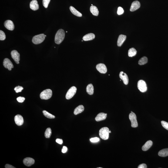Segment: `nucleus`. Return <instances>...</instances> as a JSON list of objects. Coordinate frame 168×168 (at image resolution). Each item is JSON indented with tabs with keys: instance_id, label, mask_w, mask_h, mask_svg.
<instances>
[{
	"instance_id": "nucleus-15",
	"label": "nucleus",
	"mask_w": 168,
	"mask_h": 168,
	"mask_svg": "<svg viewBox=\"0 0 168 168\" xmlns=\"http://www.w3.org/2000/svg\"><path fill=\"white\" fill-rule=\"evenodd\" d=\"M35 163V160L31 158H26L24 159L23 163L25 165L30 166L33 165Z\"/></svg>"
},
{
	"instance_id": "nucleus-7",
	"label": "nucleus",
	"mask_w": 168,
	"mask_h": 168,
	"mask_svg": "<svg viewBox=\"0 0 168 168\" xmlns=\"http://www.w3.org/2000/svg\"><path fill=\"white\" fill-rule=\"evenodd\" d=\"M77 88L75 86H73L67 92L66 95V99L69 100L73 97L76 93Z\"/></svg>"
},
{
	"instance_id": "nucleus-43",
	"label": "nucleus",
	"mask_w": 168,
	"mask_h": 168,
	"mask_svg": "<svg viewBox=\"0 0 168 168\" xmlns=\"http://www.w3.org/2000/svg\"><path fill=\"white\" fill-rule=\"evenodd\" d=\"M67 31H66V32H67Z\"/></svg>"
},
{
	"instance_id": "nucleus-1",
	"label": "nucleus",
	"mask_w": 168,
	"mask_h": 168,
	"mask_svg": "<svg viewBox=\"0 0 168 168\" xmlns=\"http://www.w3.org/2000/svg\"><path fill=\"white\" fill-rule=\"evenodd\" d=\"M65 32L62 29H60L58 30L55 34V41L57 44H59L64 40L65 38Z\"/></svg>"
},
{
	"instance_id": "nucleus-30",
	"label": "nucleus",
	"mask_w": 168,
	"mask_h": 168,
	"mask_svg": "<svg viewBox=\"0 0 168 168\" xmlns=\"http://www.w3.org/2000/svg\"><path fill=\"white\" fill-rule=\"evenodd\" d=\"M6 39V35L5 33L2 31H0V40L4 41Z\"/></svg>"
},
{
	"instance_id": "nucleus-16",
	"label": "nucleus",
	"mask_w": 168,
	"mask_h": 168,
	"mask_svg": "<svg viewBox=\"0 0 168 168\" xmlns=\"http://www.w3.org/2000/svg\"><path fill=\"white\" fill-rule=\"evenodd\" d=\"M30 7L31 9L34 11H36L39 9V6L37 0H33L30 3Z\"/></svg>"
},
{
	"instance_id": "nucleus-39",
	"label": "nucleus",
	"mask_w": 168,
	"mask_h": 168,
	"mask_svg": "<svg viewBox=\"0 0 168 168\" xmlns=\"http://www.w3.org/2000/svg\"><path fill=\"white\" fill-rule=\"evenodd\" d=\"M56 142L59 144L62 145L63 143V141L62 139H57L56 140Z\"/></svg>"
},
{
	"instance_id": "nucleus-5",
	"label": "nucleus",
	"mask_w": 168,
	"mask_h": 168,
	"mask_svg": "<svg viewBox=\"0 0 168 168\" xmlns=\"http://www.w3.org/2000/svg\"><path fill=\"white\" fill-rule=\"evenodd\" d=\"M129 118L131 122V126L132 127L136 128L138 126V123L137 120L136 116L135 113L131 111L129 115Z\"/></svg>"
},
{
	"instance_id": "nucleus-10",
	"label": "nucleus",
	"mask_w": 168,
	"mask_h": 168,
	"mask_svg": "<svg viewBox=\"0 0 168 168\" xmlns=\"http://www.w3.org/2000/svg\"><path fill=\"white\" fill-rule=\"evenodd\" d=\"M96 68L97 70L101 73L104 74L107 71L106 67L103 64H98L96 65Z\"/></svg>"
},
{
	"instance_id": "nucleus-24",
	"label": "nucleus",
	"mask_w": 168,
	"mask_h": 168,
	"mask_svg": "<svg viewBox=\"0 0 168 168\" xmlns=\"http://www.w3.org/2000/svg\"><path fill=\"white\" fill-rule=\"evenodd\" d=\"M86 91L90 95L93 94L94 93V87L92 84H89L87 87Z\"/></svg>"
},
{
	"instance_id": "nucleus-38",
	"label": "nucleus",
	"mask_w": 168,
	"mask_h": 168,
	"mask_svg": "<svg viewBox=\"0 0 168 168\" xmlns=\"http://www.w3.org/2000/svg\"><path fill=\"white\" fill-rule=\"evenodd\" d=\"M68 150V149L65 146H64L63 147V148L62 149V153H66V152Z\"/></svg>"
},
{
	"instance_id": "nucleus-37",
	"label": "nucleus",
	"mask_w": 168,
	"mask_h": 168,
	"mask_svg": "<svg viewBox=\"0 0 168 168\" xmlns=\"http://www.w3.org/2000/svg\"><path fill=\"white\" fill-rule=\"evenodd\" d=\"M147 168V166L146 164L143 163L141 164L138 166V168Z\"/></svg>"
},
{
	"instance_id": "nucleus-42",
	"label": "nucleus",
	"mask_w": 168,
	"mask_h": 168,
	"mask_svg": "<svg viewBox=\"0 0 168 168\" xmlns=\"http://www.w3.org/2000/svg\"><path fill=\"white\" fill-rule=\"evenodd\" d=\"M45 37H46V35H45Z\"/></svg>"
},
{
	"instance_id": "nucleus-40",
	"label": "nucleus",
	"mask_w": 168,
	"mask_h": 168,
	"mask_svg": "<svg viewBox=\"0 0 168 168\" xmlns=\"http://www.w3.org/2000/svg\"><path fill=\"white\" fill-rule=\"evenodd\" d=\"M5 168H15L13 166L9 164H6L5 165Z\"/></svg>"
},
{
	"instance_id": "nucleus-35",
	"label": "nucleus",
	"mask_w": 168,
	"mask_h": 168,
	"mask_svg": "<svg viewBox=\"0 0 168 168\" xmlns=\"http://www.w3.org/2000/svg\"><path fill=\"white\" fill-rule=\"evenodd\" d=\"M99 139L98 137L92 138L90 139V141L92 143H96V142H99Z\"/></svg>"
},
{
	"instance_id": "nucleus-23",
	"label": "nucleus",
	"mask_w": 168,
	"mask_h": 168,
	"mask_svg": "<svg viewBox=\"0 0 168 168\" xmlns=\"http://www.w3.org/2000/svg\"><path fill=\"white\" fill-rule=\"evenodd\" d=\"M90 11L92 15L95 16H98L99 15V11L97 8L94 6H92L90 8Z\"/></svg>"
},
{
	"instance_id": "nucleus-31",
	"label": "nucleus",
	"mask_w": 168,
	"mask_h": 168,
	"mask_svg": "<svg viewBox=\"0 0 168 168\" xmlns=\"http://www.w3.org/2000/svg\"><path fill=\"white\" fill-rule=\"evenodd\" d=\"M51 0H43V5L45 8H47Z\"/></svg>"
},
{
	"instance_id": "nucleus-9",
	"label": "nucleus",
	"mask_w": 168,
	"mask_h": 168,
	"mask_svg": "<svg viewBox=\"0 0 168 168\" xmlns=\"http://www.w3.org/2000/svg\"><path fill=\"white\" fill-rule=\"evenodd\" d=\"M11 55L12 58L17 64L19 63L20 60V54L16 50L12 51L11 52Z\"/></svg>"
},
{
	"instance_id": "nucleus-12",
	"label": "nucleus",
	"mask_w": 168,
	"mask_h": 168,
	"mask_svg": "<svg viewBox=\"0 0 168 168\" xmlns=\"http://www.w3.org/2000/svg\"><path fill=\"white\" fill-rule=\"evenodd\" d=\"M119 78L123 81L125 85H127L129 82V79L127 75L123 71L121 72L119 74Z\"/></svg>"
},
{
	"instance_id": "nucleus-17",
	"label": "nucleus",
	"mask_w": 168,
	"mask_h": 168,
	"mask_svg": "<svg viewBox=\"0 0 168 168\" xmlns=\"http://www.w3.org/2000/svg\"><path fill=\"white\" fill-rule=\"evenodd\" d=\"M126 35H119L118 38L117 45L118 46H121L125 41L126 40Z\"/></svg>"
},
{
	"instance_id": "nucleus-26",
	"label": "nucleus",
	"mask_w": 168,
	"mask_h": 168,
	"mask_svg": "<svg viewBox=\"0 0 168 168\" xmlns=\"http://www.w3.org/2000/svg\"><path fill=\"white\" fill-rule=\"evenodd\" d=\"M137 52L136 49L134 48H130L129 50L128 55L129 57H132L135 56L136 55Z\"/></svg>"
},
{
	"instance_id": "nucleus-3",
	"label": "nucleus",
	"mask_w": 168,
	"mask_h": 168,
	"mask_svg": "<svg viewBox=\"0 0 168 168\" xmlns=\"http://www.w3.org/2000/svg\"><path fill=\"white\" fill-rule=\"evenodd\" d=\"M45 37V35L44 34L35 35L32 38L33 43L36 45L41 44L44 40Z\"/></svg>"
},
{
	"instance_id": "nucleus-2",
	"label": "nucleus",
	"mask_w": 168,
	"mask_h": 168,
	"mask_svg": "<svg viewBox=\"0 0 168 168\" xmlns=\"http://www.w3.org/2000/svg\"><path fill=\"white\" fill-rule=\"evenodd\" d=\"M109 129L107 127L102 128L99 130V135L101 138L103 140H107L109 137Z\"/></svg>"
},
{
	"instance_id": "nucleus-27",
	"label": "nucleus",
	"mask_w": 168,
	"mask_h": 168,
	"mask_svg": "<svg viewBox=\"0 0 168 168\" xmlns=\"http://www.w3.org/2000/svg\"><path fill=\"white\" fill-rule=\"evenodd\" d=\"M148 58L146 56H143L139 60L138 64L140 65H143L147 63Z\"/></svg>"
},
{
	"instance_id": "nucleus-8",
	"label": "nucleus",
	"mask_w": 168,
	"mask_h": 168,
	"mask_svg": "<svg viewBox=\"0 0 168 168\" xmlns=\"http://www.w3.org/2000/svg\"><path fill=\"white\" fill-rule=\"evenodd\" d=\"M3 64L4 67L10 71L11 70L12 68L14 67V65L12 62L8 58H5L4 59Z\"/></svg>"
},
{
	"instance_id": "nucleus-34",
	"label": "nucleus",
	"mask_w": 168,
	"mask_h": 168,
	"mask_svg": "<svg viewBox=\"0 0 168 168\" xmlns=\"http://www.w3.org/2000/svg\"><path fill=\"white\" fill-rule=\"evenodd\" d=\"M124 13V10L123 8L121 7H119L118 8L117 13L118 15H122Z\"/></svg>"
},
{
	"instance_id": "nucleus-29",
	"label": "nucleus",
	"mask_w": 168,
	"mask_h": 168,
	"mask_svg": "<svg viewBox=\"0 0 168 168\" xmlns=\"http://www.w3.org/2000/svg\"><path fill=\"white\" fill-rule=\"evenodd\" d=\"M52 130L50 128H47L45 131V136L46 138H49L52 135Z\"/></svg>"
},
{
	"instance_id": "nucleus-19",
	"label": "nucleus",
	"mask_w": 168,
	"mask_h": 168,
	"mask_svg": "<svg viewBox=\"0 0 168 168\" xmlns=\"http://www.w3.org/2000/svg\"><path fill=\"white\" fill-rule=\"evenodd\" d=\"M95 38V35L94 34L90 33L84 35L82 39L84 41H87L92 40L94 39Z\"/></svg>"
},
{
	"instance_id": "nucleus-36",
	"label": "nucleus",
	"mask_w": 168,
	"mask_h": 168,
	"mask_svg": "<svg viewBox=\"0 0 168 168\" xmlns=\"http://www.w3.org/2000/svg\"><path fill=\"white\" fill-rule=\"evenodd\" d=\"M17 100L18 102H20V103H22L25 101V98L23 97H20L17 98Z\"/></svg>"
},
{
	"instance_id": "nucleus-32",
	"label": "nucleus",
	"mask_w": 168,
	"mask_h": 168,
	"mask_svg": "<svg viewBox=\"0 0 168 168\" xmlns=\"http://www.w3.org/2000/svg\"><path fill=\"white\" fill-rule=\"evenodd\" d=\"M23 89V88L22 86H18L15 88L14 90L16 93L22 92V90Z\"/></svg>"
},
{
	"instance_id": "nucleus-25",
	"label": "nucleus",
	"mask_w": 168,
	"mask_h": 168,
	"mask_svg": "<svg viewBox=\"0 0 168 168\" xmlns=\"http://www.w3.org/2000/svg\"><path fill=\"white\" fill-rule=\"evenodd\" d=\"M158 155L159 156L163 157L168 156V148L163 149L159 151Z\"/></svg>"
},
{
	"instance_id": "nucleus-33",
	"label": "nucleus",
	"mask_w": 168,
	"mask_h": 168,
	"mask_svg": "<svg viewBox=\"0 0 168 168\" xmlns=\"http://www.w3.org/2000/svg\"><path fill=\"white\" fill-rule=\"evenodd\" d=\"M162 126L165 129H167L168 130V123L167 122L164 121H162L161 122Z\"/></svg>"
},
{
	"instance_id": "nucleus-11",
	"label": "nucleus",
	"mask_w": 168,
	"mask_h": 168,
	"mask_svg": "<svg viewBox=\"0 0 168 168\" xmlns=\"http://www.w3.org/2000/svg\"><path fill=\"white\" fill-rule=\"evenodd\" d=\"M4 25L5 27L9 30L13 31L15 29L14 23L10 20L6 21L4 23Z\"/></svg>"
},
{
	"instance_id": "nucleus-13",
	"label": "nucleus",
	"mask_w": 168,
	"mask_h": 168,
	"mask_svg": "<svg viewBox=\"0 0 168 168\" xmlns=\"http://www.w3.org/2000/svg\"><path fill=\"white\" fill-rule=\"evenodd\" d=\"M15 121L16 124L18 126H21L23 123V118L21 115H17L15 116Z\"/></svg>"
},
{
	"instance_id": "nucleus-6",
	"label": "nucleus",
	"mask_w": 168,
	"mask_h": 168,
	"mask_svg": "<svg viewBox=\"0 0 168 168\" xmlns=\"http://www.w3.org/2000/svg\"><path fill=\"white\" fill-rule=\"evenodd\" d=\"M137 87L139 90L142 92H146L147 90L146 82L142 80H140L138 82Z\"/></svg>"
},
{
	"instance_id": "nucleus-18",
	"label": "nucleus",
	"mask_w": 168,
	"mask_h": 168,
	"mask_svg": "<svg viewBox=\"0 0 168 168\" xmlns=\"http://www.w3.org/2000/svg\"><path fill=\"white\" fill-rule=\"evenodd\" d=\"M107 114L104 113H100L97 115L95 118V120L97 122H100L101 121L105 120L106 119L107 116Z\"/></svg>"
},
{
	"instance_id": "nucleus-21",
	"label": "nucleus",
	"mask_w": 168,
	"mask_h": 168,
	"mask_svg": "<svg viewBox=\"0 0 168 168\" xmlns=\"http://www.w3.org/2000/svg\"><path fill=\"white\" fill-rule=\"evenodd\" d=\"M85 109L83 105H80L78 106L75 109L74 111V114L75 115H77L83 112Z\"/></svg>"
},
{
	"instance_id": "nucleus-41",
	"label": "nucleus",
	"mask_w": 168,
	"mask_h": 168,
	"mask_svg": "<svg viewBox=\"0 0 168 168\" xmlns=\"http://www.w3.org/2000/svg\"><path fill=\"white\" fill-rule=\"evenodd\" d=\"M111 131H109V133H111Z\"/></svg>"
},
{
	"instance_id": "nucleus-22",
	"label": "nucleus",
	"mask_w": 168,
	"mask_h": 168,
	"mask_svg": "<svg viewBox=\"0 0 168 168\" xmlns=\"http://www.w3.org/2000/svg\"><path fill=\"white\" fill-rule=\"evenodd\" d=\"M69 9L70 10L71 12L74 15L78 17H81L82 16V14L80 12H79V11L77 10L73 7L72 6H70Z\"/></svg>"
},
{
	"instance_id": "nucleus-20",
	"label": "nucleus",
	"mask_w": 168,
	"mask_h": 168,
	"mask_svg": "<svg viewBox=\"0 0 168 168\" xmlns=\"http://www.w3.org/2000/svg\"><path fill=\"white\" fill-rule=\"evenodd\" d=\"M153 145V142L152 141L149 140L145 143L142 147V149L143 151H146L148 150Z\"/></svg>"
},
{
	"instance_id": "nucleus-28",
	"label": "nucleus",
	"mask_w": 168,
	"mask_h": 168,
	"mask_svg": "<svg viewBox=\"0 0 168 168\" xmlns=\"http://www.w3.org/2000/svg\"><path fill=\"white\" fill-rule=\"evenodd\" d=\"M43 113L44 116L48 118L54 119L55 118V116H54L52 115V114L46 111H43Z\"/></svg>"
},
{
	"instance_id": "nucleus-4",
	"label": "nucleus",
	"mask_w": 168,
	"mask_h": 168,
	"mask_svg": "<svg viewBox=\"0 0 168 168\" xmlns=\"http://www.w3.org/2000/svg\"><path fill=\"white\" fill-rule=\"evenodd\" d=\"M52 91L50 89H46L43 91L40 94V97L42 99L48 100L52 97Z\"/></svg>"
},
{
	"instance_id": "nucleus-14",
	"label": "nucleus",
	"mask_w": 168,
	"mask_h": 168,
	"mask_svg": "<svg viewBox=\"0 0 168 168\" xmlns=\"http://www.w3.org/2000/svg\"><path fill=\"white\" fill-rule=\"evenodd\" d=\"M140 2L138 1H135L132 3L130 7V10L131 12H133L139 9L140 7Z\"/></svg>"
}]
</instances>
